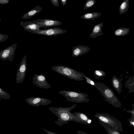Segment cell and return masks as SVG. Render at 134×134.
Wrapping results in <instances>:
<instances>
[{
	"label": "cell",
	"mask_w": 134,
	"mask_h": 134,
	"mask_svg": "<svg viewBox=\"0 0 134 134\" xmlns=\"http://www.w3.org/2000/svg\"><path fill=\"white\" fill-rule=\"evenodd\" d=\"M101 15V13H100L94 12L84 14L80 18L85 20H93L100 16Z\"/></svg>",
	"instance_id": "cell-18"
},
{
	"label": "cell",
	"mask_w": 134,
	"mask_h": 134,
	"mask_svg": "<svg viewBox=\"0 0 134 134\" xmlns=\"http://www.w3.org/2000/svg\"><path fill=\"white\" fill-rule=\"evenodd\" d=\"M9 0H0V4H6L9 3Z\"/></svg>",
	"instance_id": "cell-30"
},
{
	"label": "cell",
	"mask_w": 134,
	"mask_h": 134,
	"mask_svg": "<svg viewBox=\"0 0 134 134\" xmlns=\"http://www.w3.org/2000/svg\"><path fill=\"white\" fill-rule=\"evenodd\" d=\"M130 124L131 125L134 126V117L131 116V117L130 119H128Z\"/></svg>",
	"instance_id": "cell-29"
},
{
	"label": "cell",
	"mask_w": 134,
	"mask_h": 134,
	"mask_svg": "<svg viewBox=\"0 0 134 134\" xmlns=\"http://www.w3.org/2000/svg\"><path fill=\"white\" fill-rule=\"evenodd\" d=\"M134 109L133 108L132 110H129L128 111H127V113H130L131 114V116H132L134 117Z\"/></svg>",
	"instance_id": "cell-32"
},
{
	"label": "cell",
	"mask_w": 134,
	"mask_h": 134,
	"mask_svg": "<svg viewBox=\"0 0 134 134\" xmlns=\"http://www.w3.org/2000/svg\"><path fill=\"white\" fill-rule=\"evenodd\" d=\"M95 84V87L109 104L116 108H121V102L111 89L103 83L97 82Z\"/></svg>",
	"instance_id": "cell-2"
},
{
	"label": "cell",
	"mask_w": 134,
	"mask_h": 134,
	"mask_svg": "<svg viewBox=\"0 0 134 134\" xmlns=\"http://www.w3.org/2000/svg\"><path fill=\"white\" fill-rule=\"evenodd\" d=\"M72 56L76 57L87 53L90 50L88 47L83 45H79L72 47Z\"/></svg>",
	"instance_id": "cell-13"
},
{
	"label": "cell",
	"mask_w": 134,
	"mask_h": 134,
	"mask_svg": "<svg viewBox=\"0 0 134 134\" xmlns=\"http://www.w3.org/2000/svg\"><path fill=\"white\" fill-rule=\"evenodd\" d=\"M72 114L74 116L77 117L83 124L88 125V124H90L92 122L91 119L84 113L76 112Z\"/></svg>",
	"instance_id": "cell-16"
},
{
	"label": "cell",
	"mask_w": 134,
	"mask_h": 134,
	"mask_svg": "<svg viewBox=\"0 0 134 134\" xmlns=\"http://www.w3.org/2000/svg\"><path fill=\"white\" fill-rule=\"evenodd\" d=\"M27 69L26 56L25 55L21 61L17 70L16 77V83H21L24 80Z\"/></svg>",
	"instance_id": "cell-6"
},
{
	"label": "cell",
	"mask_w": 134,
	"mask_h": 134,
	"mask_svg": "<svg viewBox=\"0 0 134 134\" xmlns=\"http://www.w3.org/2000/svg\"><path fill=\"white\" fill-rule=\"evenodd\" d=\"M77 131L78 134H89L85 132L77 130Z\"/></svg>",
	"instance_id": "cell-34"
},
{
	"label": "cell",
	"mask_w": 134,
	"mask_h": 134,
	"mask_svg": "<svg viewBox=\"0 0 134 134\" xmlns=\"http://www.w3.org/2000/svg\"><path fill=\"white\" fill-rule=\"evenodd\" d=\"M77 105L74 104L71 107L67 108L49 107L48 109L58 117V120L55 121L54 122L59 126L71 121L83 124L77 117L74 116L70 112Z\"/></svg>",
	"instance_id": "cell-1"
},
{
	"label": "cell",
	"mask_w": 134,
	"mask_h": 134,
	"mask_svg": "<svg viewBox=\"0 0 134 134\" xmlns=\"http://www.w3.org/2000/svg\"><path fill=\"white\" fill-rule=\"evenodd\" d=\"M37 23L41 27L45 28L60 25L62 24L60 21L49 19H38L37 20Z\"/></svg>",
	"instance_id": "cell-11"
},
{
	"label": "cell",
	"mask_w": 134,
	"mask_h": 134,
	"mask_svg": "<svg viewBox=\"0 0 134 134\" xmlns=\"http://www.w3.org/2000/svg\"><path fill=\"white\" fill-rule=\"evenodd\" d=\"M122 78L120 79L115 75L113 76L111 79V84L113 88L119 94L122 91Z\"/></svg>",
	"instance_id": "cell-15"
},
{
	"label": "cell",
	"mask_w": 134,
	"mask_h": 134,
	"mask_svg": "<svg viewBox=\"0 0 134 134\" xmlns=\"http://www.w3.org/2000/svg\"><path fill=\"white\" fill-rule=\"evenodd\" d=\"M51 68L53 71L72 80L79 81L84 80L82 72H78L69 67L58 65L52 66Z\"/></svg>",
	"instance_id": "cell-3"
},
{
	"label": "cell",
	"mask_w": 134,
	"mask_h": 134,
	"mask_svg": "<svg viewBox=\"0 0 134 134\" xmlns=\"http://www.w3.org/2000/svg\"><path fill=\"white\" fill-rule=\"evenodd\" d=\"M94 75L96 79L99 80L102 76L104 77L105 75V72L101 70H96L94 72Z\"/></svg>",
	"instance_id": "cell-24"
},
{
	"label": "cell",
	"mask_w": 134,
	"mask_h": 134,
	"mask_svg": "<svg viewBox=\"0 0 134 134\" xmlns=\"http://www.w3.org/2000/svg\"><path fill=\"white\" fill-rule=\"evenodd\" d=\"M67 0H60V1L62 4L63 5H65L66 4Z\"/></svg>",
	"instance_id": "cell-33"
},
{
	"label": "cell",
	"mask_w": 134,
	"mask_h": 134,
	"mask_svg": "<svg viewBox=\"0 0 134 134\" xmlns=\"http://www.w3.org/2000/svg\"><path fill=\"white\" fill-rule=\"evenodd\" d=\"M9 38L8 35L0 34V42H2L5 41Z\"/></svg>",
	"instance_id": "cell-27"
},
{
	"label": "cell",
	"mask_w": 134,
	"mask_h": 134,
	"mask_svg": "<svg viewBox=\"0 0 134 134\" xmlns=\"http://www.w3.org/2000/svg\"><path fill=\"white\" fill-rule=\"evenodd\" d=\"M104 128L108 134H120L119 132L111 128L109 126L103 123H100Z\"/></svg>",
	"instance_id": "cell-22"
},
{
	"label": "cell",
	"mask_w": 134,
	"mask_h": 134,
	"mask_svg": "<svg viewBox=\"0 0 134 134\" xmlns=\"http://www.w3.org/2000/svg\"><path fill=\"white\" fill-rule=\"evenodd\" d=\"M50 1L52 4L55 7H58L59 6V0H51Z\"/></svg>",
	"instance_id": "cell-28"
},
{
	"label": "cell",
	"mask_w": 134,
	"mask_h": 134,
	"mask_svg": "<svg viewBox=\"0 0 134 134\" xmlns=\"http://www.w3.org/2000/svg\"><path fill=\"white\" fill-rule=\"evenodd\" d=\"M129 6V0H124L121 3L119 7V14L121 15L126 13Z\"/></svg>",
	"instance_id": "cell-21"
},
{
	"label": "cell",
	"mask_w": 134,
	"mask_h": 134,
	"mask_svg": "<svg viewBox=\"0 0 134 134\" xmlns=\"http://www.w3.org/2000/svg\"><path fill=\"white\" fill-rule=\"evenodd\" d=\"M17 44H13L0 51V59L3 61L9 60L12 62L14 58Z\"/></svg>",
	"instance_id": "cell-8"
},
{
	"label": "cell",
	"mask_w": 134,
	"mask_h": 134,
	"mask_svg": "<svg viewBox=\"0 0 134 134\" xmlns=\"http://www.w3.org/2000/svg\"><path fill=\"white\" fill-rule=\"evenodd\" d=\"M10 98L11 96L9 93L0 87V100L1 99L8 100Z\"/></svg>",
	"instance_id": "cell-23"
},
{
	"label": "cell",
	"mask_w": 134,
	"mask_h": 134,
	"mask_svg": "<svg viewBox=\"0 0 134 134\" xmlns=\"http://www.w3.org/2000/svg\"><path fill=\"white\" fill-rule=\"evenodd\" d=\"M42 129L46 132L48 134H58L52 131L46 130L42 128Z\"/></svg>",
	"instance_id": "cell-31"
},
{
	"label": "cell",
	"mask_w": 134,
	"mask_h": 134,
	"mask_svg": "<svg viewBox=\"0 0 134 134\" xmlns=\"http://www.w3.org/2000/svg\"><path fill=\"white\" fill-rule=\"evenodd\" d=\"M42 9V8L41 6L39 5L37 6L24 14L21 17V18L23 19H30L39 13Z\"/></svg>",
	"instance_id": "cell-17"
},
{
	"label": "cell",
	"mask_w": 134,
	"mask_h": 134,
	"mask_svg": "<svg viewBox=\"0 0 134 134\" xmlns=\"http://www.w3.org/2000/svg\"><path fill=\"white\" fill-rule=\"evenodd\" d=\"M96 3V0H87L84 4V10L90 8L94 5Z\"/></svg>",
	"instance_id": "cell-25"
},
{
	"label": "cell",
	"mask_w": 134,
	"mask_h": 134,
	"mask_svg": "<svg viewBox=\"0 0 134 134\" xmlns=\"http://www.w3.org/2000/svg\"><path fill=\"white\" fill-rule=\"evenodd\" d=\"M20 25L22 26L24 30L31 32L40 30L41 26L37 23V20L20 22Z\"/></svg>",
	"instance_id": "cell-12"
},
{
	"label": "cell",
	"mask_w": 134,
	"mask_h": 134,
	"mask_svg": "<svg viewBox=\"0 0 134 134\" xmlns=\"http://www.w3.org/2000/svg\"><path fill=\"white\" fill-rule=\"evenodd\" d=\"M2 19L0 18V21H1Z\"/></svg>",
	"instance_id": "cell-35"
},
{
	"label": "cell",
	"mask_w": 134,
	"mask_h": 134,
	"mask_svg": "<svg viewBox=\"0 0 134 134\" xmlns=\"http://www.w3.org/2000/svg\"><path fill=\"white\" fill-rule=\"evenodd\" d=\"M32 83L40 88L47 89L51 87L46 81L45 76L42 74H35L32 77Z\"/></svg>",
	"instance_id": "cell-9"
},
{
	"label": "cell",
	"mask_w": 134,
	"mask_h": 134,
	"mask_svg": "<svg viewBox=\"0 0 134 134\" xmlns=\"http://www.w3.org/2000/svg\"><path fill=\"white\" fill-rule=\"evenodd\" d=\"M58 93L64 96L68 101L80 103L88 102L90 100L89 99L87 98L88 95L83 93L65 90L60 91Z\"/></svg>",
	"instance_id": "cell-5"
},
{
	"label": "cell",
	"mask_w": 134,
	"mask_h": 134,
	"mask_svg": "<svg viewBox=\"0 0 134 134\" xmlns=\"http://www.w3.org/2000/svg\"><path fill=\"white\" fill-rule=\"evenodd\" d=\"M130 32V29L122 27L116 29L114 32V35L116 36H122L126 35Z\"/></svg>",
	"instance_id": "cell-19"
},
{
	"label": "cell",
	"mask_w": 134,
	"mask_h": 134,
	"mask_svg": "<svg viewBox=\"0 0 134 134\" xmlns=\"http://www.w3.org/2000/svg\"><path fill=\"white\" fill-rule=\"evenodd\" d=\"M125 87L129 89V93L134 91V76L130 77L126 82Z\"/></svg>",
	"instance_id": "cell-20"
},
{
	"label": "cell",
	"mask_w": 134,
	"mask_h": 134,
	"mask_svg": "<svg viewBox=\"0 0 134 134\" xmlns=\"http://www.w3.org/2000/svg\"><path fill=\"white\" fill-rule=\"evenodd\" d=\"M25 101L31 105L36 107H38L41 105L46 106L52 103V101L49 99L39 97L28 98Z\"/></svg>",
	"instance_id": "cell-10"
},
{
	"label": "cell",
	"mask_w": 134,
	"mask_h": 134,
	"mask_svg": "<svg viewBox=\"0 0 134 134\" xmlns=\"http://www.w3.org/2000/svg\"><path fill=\"white\" fill-rule=\"evenodd\" d=\"M94 116L100 123L107 125L112 129L123 133L122 123L115 118L109 114L104 113H97Z\"/></svg>",
	"instance_id": "cell-4"
},
{
	"label": "cell",
	"mask_w": 134,
	"mask_h": 134,
	"mask_svg": "<svg viewBox=\"0 0 134 134\" xmlns=\"http://www.w3.org/2000/svg\"><path fill=\"white\" fill-rule=\"evenodd\" d=\"M67 32L65 30L58 27L48 29H40L38 30L31 32L32 34L47 36H55L63 34Z\"/></svg>",
	"instance_id": "cell-7"
},
{
	"label": "cell",
	"mask_w": 134,
	"mask_h": 134,
	"mask_svg": "<svg viewBox=\"0 0 134 134\" xmlns=\"http://www.w3.org/2000/svg\"><path fill=\"white\" fill-rule=\"evenodd\" d=\"M103 25V23L97 24L94 26L91 33L90 34V37L92 38L95 39L97 36H100L104 33L102 32V28Z\"/></svg>",
	"instance_id": "cell-14"
},
{
	"label": "cell",
	"mask_w": 134,
	"mask_h": 134,
	"mask_svg": "<svg viewBox=\"0 0 134 134\" xmlns=\"http://www.w3.org/2000/svg\"><path fill=\"white\" fill-rule=\"evenodd\" d=\"M83 76L86 79V81L87 83L91 85L96 87L95 83L93 80L85 76L84 74H83Z\"/></svg>",
	"instance_id": "cell-26"
}]
</instances>
